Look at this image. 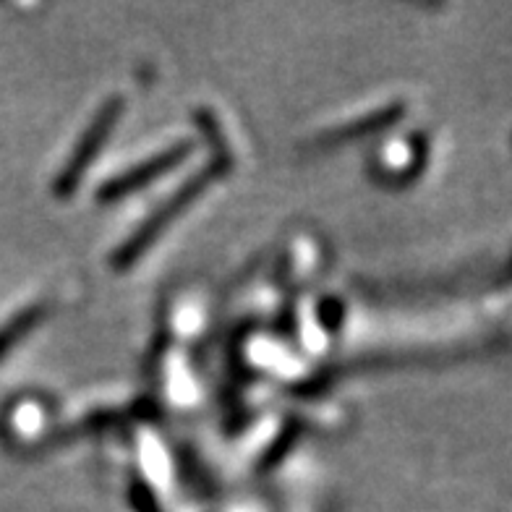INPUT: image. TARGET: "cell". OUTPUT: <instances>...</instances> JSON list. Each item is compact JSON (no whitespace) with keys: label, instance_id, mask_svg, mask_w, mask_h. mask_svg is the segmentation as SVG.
Listing matches in <instances>:
<instances>
[{"label":"cell","instance_id":"obj_1","mask_svg":"<svg viewBox=\"0 0 512 512\" xmlns=\"http://www.w3.org/2000/svg\"><path fill=\"white\" fill-rule=\"evenodd\" d=\"M230 162H233L230 155H215L202 170H196L194 176L186 178V181H183L181 186H178V189L173 191V194H170L168 199H165V202H162L160 207H157L155 212H152V215H149L147 220H144V223L113 251L110 264H113L115 270H128L131 264L139 262V259L149 251V246H152L170 225L176 223L178 217H181L199 196L207 194V189L212 183L220 181V178L228 173Z\"/></svg>","mask_w":512,"mask_h":512},{"label":"cell","instance_id":"obj_4","mask_svg":"<svg viewBox=\"0 0 512 512\" xmlns=\"http://www.w3.org/2000/svg\"><path fill=\"white\" fill-rule=\"evenodd\" d=\"M403 115H405L403 102H390V105H384V108L371 110V113L366 115H358V118H353L351 123H343V126H337L332 128V131H327V134H322L317 139V147L335 149L345 142L361 139V136L377 134V131L390 128L392 123H398Z\"/></svg>","mask_w":512,"mask_h":512},{"label":"cell","instance_id":"obj_2","mask_svg":"<svg viewBox=\"0 0 512 512\" xmlns=\"http://www.w3.org/2000/svg\"><path fill=\"white\" fill-rule=\"evenodd\" d=\"M123 108H126V100L121 95H115L110 100H105V105L89 121V126L84 128V134L76 142L74 152L68 155L66 165H63L61 173H58V178L53 183V194L58 199H68V196L76 194V189H79L84 176H87L89 165L95 162V157L100 155L105 142H108V136L113 134V128L121 121Z\"/></svg>","mask_w":512,"mask_h":512},{"label":"cell","instance_id":"obj_7","mask_svg":"<svg viewBox=\"0 0 512 512\" xmlns=\"http://www.w3.org/2000/svg\"><path fill=\"white\" fill-rule=\"evenodd\" d=\"M128 499H131V507H134L136 512H162L155 492H152L144 481H134V484H131V489H128Z\"/></svg>","mask_w":512,"mask_h":512},{"label":"cell","instance_id":"obj_5","mask_svg":"<svg viewBox=\"0 0 512 512\" xmlns=\"http://www.w3.org/2000/svg\"><path fill=\"white\" fill-rule=\"evenodd\" d=\"M45 314H48V306L45 304H29L19 314L8 319V322L0 324V358L6 356L11 348H16L45 319Z\"/></svg>","mask_w":512,"mask_h":512},{"label":"cell","instance_id":"obj_6","mask_svg":"<svg viewBox=\"0 0 512 512\" xmlns=\"http://www.w3.org/2000/svg\"><path fill=\"white\" fill-rule=\"evenodd\" d=\"M296 437H298L296 424H288V426H285V432L277 434L275 445H272L270 452L264 455V463H262L264 471H267V468H272V465H277V463H280V460L285 458V452H288L290 447H293V442H296Z\"/></svg>","mask_w":512,"mask_h":512},{"label":"cell","instance_id":"obj_3","mask_svg":"<svg viewBox=\"0 0 512 512\" xmlns=\"http://www.w3.org/2000/svg\"><path fill=\"white\" fill-rule=\"evenodd\" d=\"M191 149H194V142L183 139V142L170 144V147H165L157 155L147 157V160L134 165V168L123 170V173L102 183L100 191H97V202L110 204L118 202V199H126V196L136 194V191H142L144 186L155 183L157 178L168 176L170 170H176L191 155Z\"/></svg>","mask_w":512,"mask_h":512}]
</instances>
